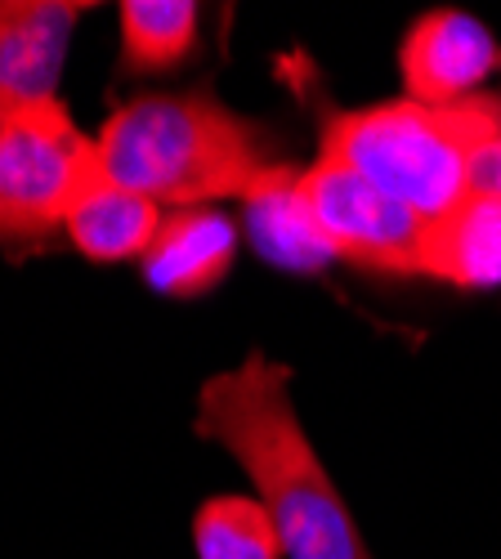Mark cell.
I'll return each instance as SVG.
<instances>
[{
    "mask_svg": "<svg viewBox=\"0 0 501 559\" xmlns=\"http://www.w3.org/2000/svg\"><path fill=\"white\" fill-rule=\"evenodd\" d=\"M193 430L242 465L255 501L283 533L287 559H372L296 416L287 362L255 349L234 371L211 377L198 390Z\"/></svg>",
    "mask_w": 501,
    "mask_h": 559,
    "instance_id": "6da1fadb",
    "label": "cell"
},
{
    "mask_svg": "<svg viewBox=\"0 0 501 559\" xmlns=\"http://www.w3.org/2000/svg\"><path fill=\"white\" fill-rule=\"evenodd\" d=\"M104 175L157 206L193 211L219 198H251L283 170L264 126L234 112L215 90H148L134 95L95 134Z\"/></svg>",
    "mask_w": 501,
    "mask_h": 559,
    "instance_id": "7a4b0ae2",
    "label": "cell"
},
{
    "mask_svg": "<svg viewBox=\"0 0 501 559\" xmlns=\"http://www.w3.org/2000/svg\"><path fill=\"white\" fill-rule=\"evenodd\" d=\"M497 134V95H475L448 108L385 99L368 108H327L318 144L323 157L358 170L381 193L434 224L470 198V162Z\"/></svg>",
    "mask_w": 501,
    "mask_h": 559,
    "instance_id": "3957f363",
    "label": "cell"
},
{
    "mask_svg": "<svg viewBox=\"0 0 501 559\" xmlns=\"http://www.w3.org/2000/svg\"><path fill=\"white\" fill-rule=\"evenodd\" d=\"M104 183L99 144L81 134L63 99L0 126V238L32 242L68 228L76 206Z\"/></svg>",
    "mask_w": 501,
    "mask_h": 559,
    "instance_id": "277c9868",
    "label": "cell"
},
{
    "mask_svg": "<svg viewBox=\"0 0 501 559\" xmlns=\"http://www.w3.org/2000/svg\"><path fill=\"white\" fill-rule=\"evenodd\" d=\"M296 189L318 238L332 247L336 260L390 277L421 273L426 219L381 193L372 179H362L332 157H318L300 170Z\"/></svg>",
    "mask_w": 501,
    "mask_h": 559,
    "instance_id": "5b68a950",
    "label": "cell"
},
{
    "mask_svg": "<svg viewBox=\"0 0 501 559\" xmlns=\"http://www.w3.org/2000/svg\"><path fill=\"white\" fill-rule=\"evenodd\" d=\"M501 68L497 36L466 10H430L398 40V76L407 99L448 108L484 95V81Z\"/></svg>",
    "mask_w": 501,
    "mask_h": 559,
    "instance_id": "8992f818",
    "label": "cell"
},
{
    "mask_svg": "<svg viewBox=\"0 0 501 559\" xmlns=\"http://www.w3.org/2000/svg\"><path fill=\"white\" fill-rule=\"evenodd\" d=\"M90 0H0V121L59 99V76Z\"/></svg>",
    "mask_w": 501,
    "mask_h": 559,
    "instance_id": "52a82bcc",
    "label": "cell"
},
{
    "mask_svg": "<svg viewBox=\"0 0 501 559\" xmlns=\"http://www.w3.org/2000/svg\"><path fill=\"white\" fill-rule=\"evenodd\" d=\"M238 247H242V233L229 215L211 206H193V211H170L162 219L157 242L140 264L153 292L170 300H198L234 273Z\"/></svg>",
    "mask_w": 501,
    "mask_h": 559,
    "instance_id": "ba28073f",
    "label": "cell"
},
{
    "mask_svg": "<svg viewBox=\"0 0 501 559\" xmlns=\"http://www.w3.org/2000/svg\"><path fill=\"white\" fill-rule=\"evenodd\" d=\"M300 170L283 166L273 170L260 189L242 202V219H247V242L255 247V255L273 269H287V273H323L336 264L332 247L318 238V228L300 202L296 189Z\"/></svg>",
    "mask_w": 501,
    "mask_h": 559,
    "instance_id": "9c48e42d",
    "label": "cell"
},
{
    "mask_svg": "<svg viewBox=\"0 0 501 559\" xmlns=\"http://www.w3.org/2000/svg\"><path fill=\"white\" fill-rule=\"evenodd\" d=\"M421 273L466 292L501 287V206L466 198L452 215L426 224Z\"/></svg>",
    "mask_w": 501,
    "mask_h": 559,
    "instance_id": "30bf717a",
    "label": "cell"
},
{
    "mask_svg": "<svg viewBox=\"0 0 501 559\" xmlns=\"http://www.w3.org/2000/svg\"><path fill=\"white\" fill-rule=\"evenodd\" d=\"M162 206L117 189V183H104L95 189L76 215L68 219V242L95 264H126V260H144L148 247L157 242V228H162Z\"/></svg>",
    "mask_w": 501,
    "mask_h": 559,
    "instance_id": "8fae6325",
    "label": "cell"
},
{
    "mask_svg": "<svg viewBox=\"0 0 501 559\" xmlns=\"http://www.w3.org/2000/svg\"><path fill=\"white\" fill-rule=\"evenodd\" d=\"M121 72L162 76L189 63L202 36V10L193 0H121Z\"/></svg>",
    "mask_w": 501,
    "mask_h": 559,
    "instance_id": "7c38bea8",
    "label": "cell"
},
{
    "mask_svg": "<svg viewBox=\"0 0 501 559\" xmlns=\"http://www.w3.org/2000/svg\"><path fill=\"white\" fill-rule=\"evenodd\" d=\"M198 559H287L283 533L255 497L224 492L198 506L193 515Z\"/></svg>",
    "mask_w": 501,
    "mask_h": 559,
    "instance_id": "4fadbf2b",
    "label": "cell"
},
{
    "mask_svg": "<svg viewBox=\"0 0 501 559\" xmlns=\"http://www.w3.org/2000/svg\"><path fill=\"white\" fill-rule=\"evenodd\" d=\"M470 198L501 206V134L488 139V144L475 153V162H470Z\"/></svg>",
    "mask_w": 501,
    "mask_h": 559,
    "instance_id": "5bb4252c",
    "label": "cell"
},
{
    "mask_svg": "<svg viewBox=\"0 0 501 559\" xmlns=\"http://www.w3.org/2000/svg\"><path fill=\"white\" fill-rule=\"evenodd\" d=\"M0 126H5V121H0Z\"/></svg>",
    "mask_w": 501,
    "mask_h": 559,
    "instance_id": "9a60e30c",
    "label": "cell"
}]
</instances>
